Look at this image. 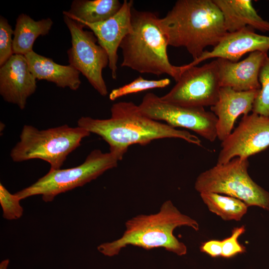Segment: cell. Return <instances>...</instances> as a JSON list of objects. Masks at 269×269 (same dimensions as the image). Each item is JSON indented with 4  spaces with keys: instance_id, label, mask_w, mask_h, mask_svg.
Wrapping results in <instances>:
<instances>
[{
    "instance_id": "obj_20",
    "label": "cell",
    "mask_w": 269,
    "mask_h": 269,
    "mask_svg": "<svg viewBox=\"0 0 269 269\" xmlns=\"http://www.w3.org/2000/svg\"><path fill=\"white\" fill-rule=\"evenodd\" d=\"M53 23L50 18L35 21L26 14H20L13 30V54L25 55L33 51L35 40L40 35L48 34Z\"/></svg>"
},
{
    "instance_id": "obj_11",
    "label": "cell",
    "mask_w": 269,
    "mask_h": 269,
    "mask_svg": "<svg viewBox=\"0 0 269 269\" xmlns=\"http://www.w3.org/2000/svg\"><path fill=\"white\" fill-rule=\"evenodd\" d=\"M216 164L233 158H248L269 147V117L252 113L244 115L238 126L221 142Z\"/></svg>"
},
{
    "instance_id": "obj_14",
    "label": "cell",
    "mask_w": 269,
    "mask_h": 269,
    "mask_svg": "<svg viewBox=\"0 0 269 269\" xmlns=\"http://www.w3.org/2000/svg\"><path fill=\"white\" fill-rule=\"evenodd\" d=\"M269 36L259 34L250 27L233 32H228L211 51L205 50L197 59L183 65L184 68L197 66L201 62L213 58L238 62L245 54L255 51L268 53Z\"/></svg>"
},
{
    "instance_id": "obj_16",
    "label": "cell",
    "mask_w": 269,
    "mask_h": 269,
    "mask_svg": "<svg viewBox=\"0 0 269 269\" xmlns=\"http://www.w3.org/2000/svg\"><path fill=\"white\" fill-rule=\"evenodd\" d=\"M259 90L237 91L229 87H221L216 103L210 107L217 118V138L222 141L233 131L234 124L241 115L252 111Z\"/></svg>"
},
{
    "instance_id": "obj_22",
    "label": "cell",
    "mask_w": 269,
    "mask_h": 269,
    "mask_svg": "<svg viewBox=\"0 0 269 269\" xmlns=\"http://www.w3.org/2000/svg\"><path fill=\"white\" fill-rule=\"evenodd\" d=\"M170 83V80L168 78L147 80L138 76L130 83L112 90L109 94V99L115 101L128 95L155 88H163L168 86Z\"/></svg>"
},
{
    "instance_id": "obj_2",
    "label": "cell",
    "mask_w": 269,
    "mask_h": 269,
    "mask_svg": "<svg viewBox=\"0 0 269 269\" xmlns=\"http://www.w3.org/2000/svg\"><path fill=\"white\" fill-rule=\"evenodd\" d=\"M158 24L168 46L185 48L193 60L228 32L213 0H177L165 16L158 18Z\"/></svg>"
},
{
    "instance_id": "obj_6",
    "label": "cell",
    "mask_w": 269,
    "mask_h": 269,
    "mask_svg": "<svg viewBox=\"0 0 269 269\" xmlns=\"http://www.w3.org/2000/svg\"><path fill=\"white\" fill-rule=\"evenodd\" d=\"M124 155L116 152L104 153L100 149L93 150L80 165L67 169H50L35 182L15 194L20 200L41 195L44 202H51L57 195L83 186L117 167Z\"/></svg>"
},
{
    "instance_id": "obj_27",
    "label": "cell",
    "mask_w": 269,
    "mask_h": 269,
    "mask_svg": "<svg viewBox=\"0 0 269 269\" xmlns=\"http://www.w3.org/2000/svg\"><path fill=\"white\" fill-rule=\"evenodd\" d=\"M200 250L212 257L221 256L222 251V241L211 240L202 243Z\"/></svg>"
},
{
    "instance_id": "obj_10",
    "label": "cell",
    "mask_w": 269,
    "mask_h": 269,
    "mask_svg": "<svg viewBox=\"0 0 269 269\" xmlns=\"http://www.w3.org/2000/svg\"><path fill=\"white\" fill-rule=\"evenodd\" d=\"M138 107L144 116L152 120L165 122L175 128L190 130L210 142L217 138V118L204 108L184 107L168 103L153 93L146 94Z\"/></svg>"
},
{
    "instance_id": "obj_26",
    "label": "cell",
    "mask_w": 269,
    "mask_h": 269,
    "mask_svg": "<svg viewBox=\"0 0 269 269\" xmlns=\"http://www.w3.org/2000/svg\"><path fill=\"white\" fill-rule=\"evenodd\" d=\"M245 227L244 225L234 227L232 230L231 235L222 240V257L230 258L246 251V247L240 244L238 241V238L245 233Z\"/></svg>"
},
{
    "instance_id": "obj_3",
    "label": "cell",
    "mask_w": 269,
    "mask_h": 269,
    "mask_svg": "<svg viewBox=\"0 0 269 269\" xmlns=\"http://www.w3.org/2000/svg\"><path fill=\"white\" fill-rule=\"evenodd\" d=\"M125 226L121 238L101 244L98 246V250L105 256L112 257L130 245L146 250L163 248L183 256L187 253V247L175 237L174 230L182 226L190 227L196 231L199 230L198 222L182 214L170 200L163 203L157 213L137 215L128 220Z\"/></svg>"
},
{
    "instance_id": "obj_5",
    "label": "cell",
    "mask_w": 269,
    "mask_h": 269,
    "mask_svg": "<svg viewBox=\"0 0 269 269\" xmlns=\"http://www.w3.org/2000/svg\"><path fill=\"white\" fill-rule=\"evenodd\" d=\"M90 134L78 126L71 127L64 125L39 130L25 125L21 130L19 140L10 151V156L15 162L39 159L48 163L50 169H60L68 155Z\"/></svg>"
},
{
    "instance_id": "obj_21",
    "label": "cell",
    "mask_w": 269,
    "mask_h": 269,
    "mask_svg": "<svg viewBox=\"0 0 269 269\" xmlns=\"http://www.w3.org/2000/svg\"><path fill=\"white\" fill-rule=\"evenodd\" d=\"M200 197L209 211L225 221H240L247 213L248 205L236 198L213 192H202Z\"/></svg>"
},
{
    "instance_id": "obj_9",
    "label": "cell",
    "mask_w": 269,
    "mask_h": 269,
    "mask_svg": "<svg viewBox=\"0 0 269 269\" xmlns=\"http://www.w3.org/2000/svg\"><path fill=\"white\" fill-rule=\"evenodd\" d=\"M182 67V73L162 100L188 107L212 106L217 102L221 88L216 59L202 66Z\"/></svg>"
},
{
    "instance_id": "obj_23",
    "label": "cell",
    "mask_w": 269,
    "mask_h": 269,
    "mask_svg": "<svg viewBox=\"0 0 269 269\" xmlns=\"http://www.w3.org/2000/svg\"><path fill=\"white\" fill-rule=\"evenodd\" d=\"M261 88L255 99L252 113L269 117V57L263 64L259 75Z\"/></svg>"
},
{
    "instance_id": "obj_8",
    "label": "cell",
    "mask_w": 269,
    "mask_h": 269,
    "mask_svg": "<svg viewBox=\"0 0 269 269\" xmlns=\"http://www.w3.org/2000/svg\"><path fill=\"white\" fill-rule=\"evenodd\" d=\"M63 15L71 36L72 46L67 51L69 65L82 73L101 96H106L108 91L102 75L103 70L109 65L106 51L97 44L93 32L84 30V25Z\"/></svg>"
},
{
    "instance_id": "obj_19",
    "label": "cell",
    "mask_w": 269,
    "mask_h": 269,
    "mask_svg": "<svg viewBox=\"0 0 269 269\" xmlns=\"http://www.w3.org/2000/svg\"><path fill=\"white\" fill-rule=\"evenodd\" d=\"M122 5L119 0H74L63 14L82 24L95 23L113 16Z\"/></svg>"
},
{
    "instance_id": "obj_13",
    "label": "cell",
    "mask_w": 269,
    "mask_h": 269,
    "mask_svg": "<svg viewBox=\"0 0 269 269\" xmlns=\"http://www.w3.org/2000/svg\"><path fill=\"white\" fill-rule=\"evenodd\" d=\"M36 79L24 55L13 54L0 68V94L3 100L23 110L36 89Z\"/></svg>"
},
{
    "instance_id": "obj_18",
    "label": "cell",
    "mask_w": 269,
    "mask_h": 269,
    "mask_svg": "<svg viewBox=\"0 0 269 269\" xmlns=\"http://www.w3.org/2000/svg\"><path fill=\"white\" fill-rule=\"evenodd\" d=\"M220 9L228 32L250 27L263 32H269V21L264 19L250 0H213Z\"/></svg>"
},
{
    "instance_id": "obj_24",
    "label": "cell",
    "mask_w": 269,
    "mask_h": 269,
    "mask_svg": "<svg viewBox=\"0 0 269 269\" xmlns=\"http://www.w3.org/2000/svg\"><path fill=\"white\" fill-rule=\"evenodd\" d=\"M20 201L15 194L10 193L0 183V204L3 218L12 220L19 219L22 216L23 209L20 204Z\"/></svg>"
},
{
    "instance_id": "obj_7",
    "label": "cell",
    "mask_w": 269,
    "mask_h": 269,
    "mask_svg": "<svg viewBox=\"0 0 269 269\" xmlns=\"http://www.w3.org/2000/svg\"><path fill=\"white\" fill-rule=\"evenodd\" d=\"M249 166L248 158L238 157L216 164L198 176L194 188L199 193L224 194L243 201L248 207L258 206L269 211V192L250 176Z\"/></svg>"
},
{
    "instance_id": "obj_1",
    "label": "cell",
    "mask_w": 269,
    "mask_h": 269,
    "mask_svg": "<svg viewBox=\"0 0 269 269\" xmlns=\"http://www.w3.org/2000/svg\"><path fill=\"white\" fill-rule=\"evenodd\" d=\"M111 113L109 119L82 117L77 122V126L99 135L106 141L110 151L124 155L132 145H145L153 140L165 138H180L202 145L201 140L196 135L144 116L138 106L132 102L115 103Z\"/></svg>"
},
{
    "instance_id": "obj_12",
    "label": "cell",
    "mask_w": 269,
    "mask_h": 269,
    "mask_svg": "<svg viewBox=\"0 0 269 269\" xmlns=\"http://www.w3.org/2000/svg\"><path fill=\"white\" fill-rule=\"evenodd\" d=\"M133 3L132 0H125L120 10L110 18L98 23H82L92 31L99 44L106 51L113 79L117 76L118 48L125 36L132 31Z\"/></svg>"
},
{
    "instance_id": "obj_4",
    "label": "cell",
    "mask_w": 269,
    "mask_h": 269,
    "mask_svg": "<svg viewBox=\"0 0 269 269\" xmlns=\"http://www.w3.org/2000/svg\"><path fill=\"white\" fill-rule=\"evenodd\" d=\"M158 18L153 12L133 8L132 31L120 46L123 55L121 66L140 73L166 74L177 81L182 73L181 66L173 65L169 60L168 44Z\"/></svg>"
},
{
    "instance_id": "obj_17",
    "label": "cell",
    "mask_w": 269,
    "mask_h": 269,
    "mask_svg": "<svg viewBox=\"0 0 269 269\" xmlns=\"http://www.w3.org/2000/svg\"><path fill=\"white\" fill-rule=\"evenodd\" d=\"M36 79L52 82L59 87L77 90L81 85L80 72L70 65H62L32 51L24 55Z\"/></svg>"
},
{
    "instance_id": "obj_15",
    "label": "cell",
    "mask_w": 269,
    "mask_h": 269,
    "mask_svg": "<svg viewBox=\"0 0 269 269\" xmlns=\"http://www.w3.org/2000/svg\"><path fill=\"white\" fill-rule=\"evenodd\" d=\"M268 57V53L255 51L241 61L217 58L220 87L237 91L260 90V69Z\"/></svg>"
},
{
    "instance_id": "obj_25",
    "label": "cell",
    "mask_w": 269,
    "mask_h": 269,
    "mask_svg": "<svg viewBox=\"0 0 269 269\" xmlns=\"http://www.w3.org/2000/svg\"><path fill=\"white\" fill-rule=\"evenodd\" d=\"M13 30L7 20L0 16V66L5 64L13 54Z\"/></svg>"
}]
</instances>
